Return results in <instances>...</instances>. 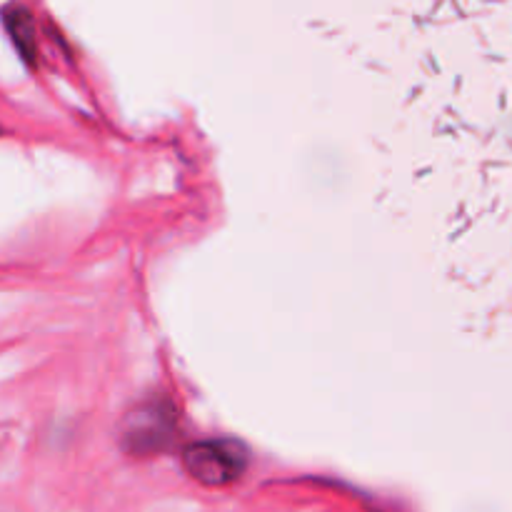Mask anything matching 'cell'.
<instances>
[{"label":"cell","mask_w":512,"mask_h":512,"mask_svg":"<svg viewBox=\"0 0 512 512\" xmlns=\"http://www.w3.org/2000/svg\"><path fill=\"white\" fill-rule=\"evenodd\" d=\"M175 433V410L165 400H153L140 405L135 413L128 415L125 423V445L133 453H155L163 450L165 443Z\"/></svg>","instance_id":"cell-2"},{"label":"cell","mask_w":512,"mask_h":512,"mask_svg":"<svg viewBox=\"0 0 512 512\" xmlns=\"http://www.w3.org/2000/svg\"><path fill=\"white\" fill-rule=\"evenodd\" d=\"M0 133H3V128H0Z\"/></svg>","instance_id":"cell-4"},{"label":"cell","mask_w":512,"mask_h":512,"mask_svg":"<svg viewBox=\"0 0 512 512\" xmlns=\"http://www.w3.org/2000/svg\"><path fill=\"white\" fill-rule=\"evenodd\" d=\"M3 23L5 30H8L10 40L18 48L20 58L28 65H35V58H38V45H35V28L33 18L25 8L20 5H10V8L3 10Z\"/></svg>","instance_id":"cell-3"},{"label":"cell","mask_w":512,"mask_h":512,"mask_svg":"<svg viewBox=\"0 0 512 512\" xmlns=\"http://www.w3.org/2000/svg\"><path fill=\"white\" fill-rule=\"evenodd\" d=\"M183 465L205 488H225L245 473L248 453L235 440H200L183 450Z\"/></svg>","instance_id":"cell-1"}]
</instances>
